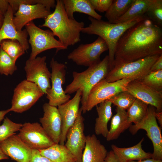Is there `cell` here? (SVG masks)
I'll return each instance as SVG.
<instances>
[{"label": "cell", "mask_w": 162, "mask_h": 162, "mask_svg": "<svg viewBox=\"0 0 162 162\" xmlns=\"http://www.w3.org/2000/svg\"><path fill=\"white\" fill-rule=\"evenodd\" d=\"M0 47L15 62L26 51L19 42L15 40H4L0 43Z\"/></svg>", "instance_id": "cell-30"}, {"label": "cell", "mask_w": 162, "mask_h": 162, "mask_svg": "<svg viewBox=\"0 0 162 162\" xmlns=\"http://www.w3.org/2000/svg\"><path fill=\"white\" fill-rule=\"evenodd\" d=\"M112 103L107 100L96 106L98 117L95 119L94 131L97 135H101L106 138L109 130L108 123L112 116Z\"/></svg>", "instance_id": "cell-23"}, {"label": "cell", "mask_w": 162, "mask_h": 162, "mask_svg": "<svg viewBox=\"0 0 162 162\" xmlns=\"http://www.w3.org/2000/svg\"><path fill=\"white\" fill-rule=\"evenodd\" d=\"M108 50L105 41L98 37L92 43L80 44L69 54L67 58L77 65L89 67L100 60V55Z\"/></svg>", "instance_id": "cell-11"}, {"label": "cell", "mask_w": 162, "mask_h": 162, "mask_svg": "<svg viewBox=\"0 0 162 162\" xmlns=\"http://www.w3.org/2000/svg\"><path fill=\"white\" fill-rule=\"evenodd\" d=\"M107 151L95 135L86 136L82 162H105Z\"/></svg>", "instance_id": "cell-21"}, {"label": "cell", "mask_w": 162, "mask_h": 162, "mask_svg": "<svg viewBox=\"0 0 162 162\" xmlns=\"http://www.w3.org/2000/svg\"><path fill=\"white\" fill-rule=\"evenodd\" d=\"M116 114L112 118L110 128L106 137L108 141L116 139L131 125L126 110L116 107Z\"/></svg>", "instance_id": "cell-25"}, {"label": "cell", "mask_w": 162, "mask_h": 162, "mask_svg": "<svg viewBox=\"0 0 162 162\" xmlns=\"http://www.w3.org/2000/svg\"><path fill=\"white\" fill-rule=\"evenodd\" d=\"M82 110L80 108L75 123L67 132L64 144L75 157L77 162H82V153L86 144L84 119L82 115Z\"/></svg>", "instance_id": "cell-14"}, {"label": "cell", "mask_w": 162, "mask_h": 162, "mask_svg": "<svg viewBox=\"0 0 162 162\" xmlns=\"http://www.w3.org/2000/svg\"><path fill=\"white\" fill-rule=\"evenodd\" d=\"M93 8L101 12H106L112 4L113 0H89Z\"/></svg>", "instance_id": "cell-37"}, {"label": "cell", "mask_w": 162, "mask_h": 162, "mask_svg": "<svg viewBox=\"0 0 162 162\" xmlns=\"http://www.w3.org/2000/svg\"><path fill=\"white\" fill-rule=\"evenodd\" d=\"M39 150L41 154L52 162H77L75 157L64 145L54 143Z\"/></svg>", "instance_id": "cell-26"}, {"label": "cell", "mask_w": 162, "mask_h": 162, "mask_svg": "<svg viewBox=\"0 0 162 162\" xmlns=\"http://www.w3.org/2000/svg\"><path fill=\"white\" fill-rule=\"evenodd\" d=\"M110 70L109 58L106 56L102 60L88 67L82 72L74 71L73 80L66 87L65 93L70 94L80 90L82 92L81 100L82 112L84 110L90 92L98 83L104 79Z\"/></svg>", "instance_id": "cell-4"}, {"label": "cell", "mask_w": 162, "mask_h": 162, "mask_svg": "<svg viewBox=\"0 0 162 162\" xmlns=\"http://www.w3.org/2000/svg\"><path fill=\"white\" fill-rule=\"evenodd\" d=\"M4 16L0 13V29L3 24Z\"/></svg>", "instance_id": "cell-46"}, {"label": "cell", "mask_w": 162, "mask_h": 162, "mask_svg": "<svg viewBox=\"0 0 162 162\" xmlns=\"http://www.w3.org/2000/svg\"><path fill=\"white\" fill-rule=\"evenodd\" d=\"M46 57H36L28 59L25 63L24 69L26 73V80L38 86L46 94L51 87V73L47 67Z\"/></svg>", "instance_id": "cell-12"}, {"label": "cell", "mask_w": 162, "mask_h": 162, "mask_svg": "<svg viewBox=\"0 0 162 162\" xmlns=\"http://www.w3.org/2000/svg\"><path fill=\"white\" fill-rule=\"evenodd\" d=\"M9 6L8 0H0V13L4 16L7 13Z\"/></svg>", "instance_id": "cell-40"}, {"label": "cell", "mask_w": 162, "mask_h": 162, "mask_svg": "<svg viewBox=\"0 0 162 162\" xmlns=\"http://www.w3.org/2000/svg\"><path fill=\"white\" fill-rule=\"evenodd\" d=\"M44 20L40 27L49 28L67 47L80 41V32L84 27V23L68 16L62 0H56L54 11Z\"/></svg>", "instance_id": "cell-2"}, {"label": "cell", "mask_w": 162, "mask_h": 162, "mask_svg": "<svg viewBox=\"0 0 162 162\" xmlns=\"http://www.w3.org/2000/svg\"><path fill=\"white\" fill-rule=\"evenodd\" d=\"M160 55L150 56L115 66L110 70L105 80L112 82L125 79L140 80L151 71L152 65Z\"/></svg>", "instance_id": "cell-5"}, {"label": "cell", "mask_w": 162, "mask_h": 162, "mask_svg": "<svg viewBox=\"0 0 162 162\" xmlns=\"http://www.w3.org/2000/svg\"><path fill=\"white\" fill-rule=\"evenodd\" d=\"M22 124L15 123L7 117L0 126V141L3 140L19 131Z\"/></svg>", "instance_id": "cell-33"}, {"label": "cell", "mask_w": 162, "mask_h": 162, "mask_svg": "<svg viewBox=\"0 0 162 162\" xmlns=\"http://www.w3.org/2000/svg\"><path fill=\"white\" fill-rule=\"evenodd\" d=\"M82 92L79 90L71 99L58 106V109L61 120V129L59 143L64 145L69 129L74 124L78 116Z\"/></svg>", "instance_id": "cell-15"}, {"label": "cell", "mask_w": 162, "mask_h": 162, "mask_svg": "<svg viewBox=\"0 0 162 162\" xmlns=\"http://www.w3.org/2000/svg\"><path fill=\"white\" fill-rule=\"evenodd\" d=\"M132 81L134 80L127 79L112 82H107L105 79L101 80L90 92L82 112L86 113L102 102L109 99L120 92L126 91L128 85Z\"/></svg>", "instance_id": "cell-8"}, {"label": "cell", "mask_w": 162, "mask_h": 162, "mask_svg": "<svg viewBox=\"0 0 162 162\" xmlns=\"http://www.w3.org/2000/svg\"><path fill=\"white\" fill-rule=\"evenodd\" d=\"M148 106L136 98L127 112L129 122L135 124L140 122L146 116Z\"/></svg>", "instance_id": "cell-29"}, {"label": "cell", "mask_w": 162, "mask_h": 162, "mask_svg": "<svg viewBox=\"0 0 162 162\" xmlns=\"http://www.w3.org/2000/svg\"><path fill=\"white\" fill-rule=\"evenodd\" d=\"M155 0H134L126 12L113 23H122L145 15Z\"/></svg>", "instance_id": "cell-27"}, {"label": "cell", "mask_w": 162, "mask_h": 162, "mask_svg": "<svg viewBox=\"0 0 162 162\" xmlns=\"http://www.w3.org/2000/svg\"><path fill=\"white\" fill-rule=\"evenodd\" d=\"M128 162H162V160H156L152 158H148L144 160L135 161L131 160Z\"/></svg>", "instance_id": "cell-42"}, {"label": "cell", "mask_w": 162, "mask_h": 162, "mask_svg": "<svg viewBox=\"0 0 162 162\" xmlns=\"http://www.w3.org/2000/svg\"><path fill=\"white\" fill-rule=\"evenodd\" d=\"M155 111L154 107L148 105L145 117L139 122L131 125L129 130L132 134H135L141 129L145 130L153 145V152L152 153V158L162 160V136L161 129L155 117Z\"/></svg>", "instance_id": "cell-7"}, {"label": "cell", "mask_w": 162, "mask_h": 162, "mask_svg": "<svg viewBox=\"0 0 162 162\" xmlns=\"http://www.w3.org/2000/svg\"><path fill=\"white\" fill-rule=\"evenodd\" d=\"M136 99L126 91L120 92L108 100L116 107L126 110L129 109Z\"/></svg>", "instance_id": "cell-31"}, {"label": "cell", "mask_w": 162, "mask_h": 162, "mask_svg": "<svg viewBox=\"0 0 162 162\" xmlns=\"http://www.w3.org/2000/svg\"><path fill=\"white\" fill-rule=\"evenodd\" d=\"M10 112L9 109L6 110L0 111V124L1 122L4 119L5 115Z\"/></svg>", "instance_id": "cell-44"}, {"label": "cell", "mask_w": 162, "mask_h": 162, "mask_svg": "<svg viewBox=\"0 0 162 162\" xmlns=\"http://www.w3.org/2000/svg\"><path fill=\"white\" fill-rule=\"evenodd\" d=\"M155 116L156 119L158 120L160 127H162V112H158L156 110Z\"/></svg>", "instance_id": "cell-43"}, {"label": "cell", "mask_w": 162, "mask_h": 162, "mask_svg": "<svg viewBox=\"0 0 162 162\" xmlns=\"http://www.w3.org/2000/svg\"><path fill=\"white\" fill-rule=\"evenodd\" d=\"M138 80L153 88L162 91V70L151 71L142 78Z\"/></svg>", "instance_id": "cell-35"}, {"label": "cell", "mask_w": 162, "mask_h": 162, "mask_svg": "<svg viewBox=\"0 0 162 162\" xmlns=\"http://www.w3.org/2000/svg\"><path fill=\"white\" fill-rule=\"evenodd\" d=\"M162 70V54L158 58L152 65L151 71H156Z\"/></svg>", "instance_id": "cell-39"}, {"label": "cell", "mask_w": 162, "mask_h": 162, "mask_svg": "<svg viewBox=\"0 0 162 162\" xmlns=\"http://www.w3.org/2000/svg\"><path fill=\"white\" fill-rule=\"evenodd\" d=\"M0 149L17 162H29L31 158L32 149L16 134L0 141Z\"/></svg>", "instance_id": "cell-18"}, {"label": "cell", "mask_w": 162, "mask_h": 162, "mask_svg": "<svg viewBox=\"0 0 162 162\" xmlns=\"http://www.w3.org/2000/svg\"><path fill=\"white\" fill-rule=\"evenodd\" d=\"M44 94L34 83L24 80L15 88L10 111L22 113L30 108Z\"/></svg>", "instance_id": "cell-9"}, {"label": "cell", "mask_w": 162, "mask_h": 162, "mask_svg": "<svg viewBox=\"0 0 162 162\" xmlns=\"http://www.w3.org/2000/svg\"><path fill=\"white\" fill-rule=\"evenodd\" d=\"M15 63L0 47V74L6 76L12 74L17 70Z\"/></svg>", "instance_id": "cell-32"}, {"label": "cell", "mask_w": 162, "mask_h": 162, "mask_svg": "<svg viewBox=\"0 0 162 162\" xmlns=\"http://www.w3.org/2000/svg\"><path fill=\"white\" fill-rule=\"evenodd\" d=\"M13 9L10 5L4 16L3 24L0 29V43L6 39L17 40L27 51L29 47L27 38L28 34L26 29L17 30L13 21Z\"/></svg>", "instance_id": "cell-20"}, {"label": "cell", "mask_w": 162, "mask_h": 162, "mask_svg": "<svg viewBox=\"0 0 162 162\" xmlns=\"http://www.w3.org/2000/svg\"><path fill=\"white\" fill-rule=\"evenodd\" d=\"M105 162H119L118 160L111 150L107 152L105 159Z\"/></svg>", "instance_id": "cell-41"}, {"label": "cell", "mask_w": 162, "mask_h": 162, "mask_svg": "<svg viewBox=\"0 0 162 162\" xmlns=\"http://www.w3.org/2000/svg\"><path fill=\"white\" fill-rule=\"evenodd\" d=\"M44 114L40 118L41 125L55 144H59L61 137V120L57 107L45 103L43 106Z\"/></svg>", "instance_id": "cell-19"}, {"label": "cell", "mask_w": 162, "mask_h": 162, "mask_svg": "<svg viewBox=\"0 0 162 162\" xmlns=\"http://www.w3.org/2000/svg\"><path fill=\"white\" fill-rule=\"evenodd\" d=\"M29 162H52L47 158L43 156L39 150L32 149L31 159Z\"/></svg>", "instance_id": "cell-38"}, {"label": "cell", "mask_w": 162, "mask_h": 162, "mask_svg": "<svg viewBox=\"0 0 162 162\" xmlns=\"http://www.w3.org/2000/svg\"><path fill=\"white\" fill-rule=\"evenodd\" d=\"M145 15L154 23L162 26V0H155L148 8Z\"/></svg>", "instance_id": "cell-34"}, {"label": "cell", "mask_w": 162, "mask_h": 162, "mask_svg": "<svg viewBox=\"0 0 162 162\" xmlns=\"http://www.w3.org/2000/svg\"><path fill=\"white\" fill-rule=\"evenodd\" d=\"M51 13L50 10L41 4H21L14 14L13 21L16 29L21 31L28 22L37 19H45Z\"/></svg>", "instance_id": "cell-17"}, {"label": "cell", "mask_w": 162, "mask_h": 162, "mask_svg": "<svg viewBox=\"0 0 162 162\" xmlns=\"http://www.w3.org/2000/svg\"><path fill=\"white\" fill-rule=\"evenodd\" d=\"M126 91L138 99L156 109L162 110V91L148 86L138 80L130 82L126 88Z\"/></svg>", "instance_id": "cell-16"}, {"label": "cell", "mask_w": 162, "mask_h": 162, "mask_svg": "<svg viewBox=\"0 0 162 162\" xmlns=\"http://www.w3.org/2000/svg\"><path fill=\"white\" fill-rule=\"evenodd\" d=\"M162 54V29L148 17L128 28L116 47L114 66Z\"/></svg>", "instance_id": "cell-1"}, {"label": "cell", "mask_w": 162, "mask_h": 162, "mask_svg": "<svg viewBox=\"0 0 162 162\" xmlns=\"http://www.w3.org/2000/svg\"><path fill=\"white\" fill-rule=\"evenodd\" d=\"M142 138L136 145L128 148H120L115 145L111 146L112 150L119 162H128L131 160H140L152 158V153L145 152L142 148Z\"/></svg>", "instance_id": "cell-22"}, {"label": "cell", "mask_w": 162, "mask_h": 162, "mask_svg": "<svg viewBox=\"0 0 162 162\" xmlns=\"http://www.w3.org/2000/svg\"><path fill=\"white\" fill-rule=\"evenodd\" d=\"M68 16L74 19V14L75 12L84 14L96 20H101L102 16L93 8L89 0H62Z\"/></svg>", "instance_id": "cell-24"}, {"label": "cell", "mask_w": 162, "mask_h": 162, "mask_svg": "<svg viewBox=\"0 0 162 162\" xmlns=\"http://www.w3.org/2000/svg\"><path fill=\"white\" fill-rule=\"evenodd\" d=\"M25 26L29 36L28 43L32 49L29 59H34L40 53L52 49H56V52L67 49V47L55 38L54 35L50 30L42 29L37 26L33 21Z\"/></svg>", "instance_id": "cell-6"}, {"label": "cell", "mask_w": 162, "mask_h": 162, "mask_svg": "<svg viewBox=\"0 0 162 162\" xmlns=\"http://www.w3.org/2000/svg\"><path fill=\"white\" fill-rule=\"evenodd\" d=\"M134 0H113L105 16L108 22L114 23L127 11Z\"/></svg>", "instance_id": "cell-28"}, {"label": "cell", "mask_w": 162, "mask_h": 162, "mask_svg": "<svg viewBox=\"0 0 162 162\" xmlns=\"http://www.w3.org/2000/svg\"><path fill=\"white\" fill-rule=\"evenodd\" d=\"M8 159V156L4 154L0 149V160Z\"/></svg>", "instance_id": "cell-45"}, {"label": "cell", "mask_w": 162, "mask_h": 162, "mask_svg": "<svg viewBox=\"0 0 162 162\" xmlns=\"http://www.w3.org/2000/svg\"><path fill=\"white\" fill-rule=\"evenodd\" d=\"M52 69L51 88L46 93L49 100L48 104L52 106H58L68 101L71 98L70 94L65 93L62 85L65 82L66 66L58 63L52 58L50 62Z\"/></svg>", "instance_id": "cell-10"}, {"label": "cell", "mask_w": 162, "mask_h": 162, "mask_svg": "<svg viewBox=\"0 0 162 162\" xmlns=\"http://www.w3.org/2000/svg\"><path fill=\"white\" fill-rule=\"evenodd\" d=\"M14 14L18 10L20 4H26L30 5L41 4L45 5L49 9L55 7L56 4L54 0H8Z\"/></svg>", "instance_id": "cell-36"}, {"label": "cell", "mask_w": 162, "mask_h": 162, "mask_svg": "<svg viewBox=\"0 0 162 162\" xmlns=\"http://www.w3.org/2000/svg\"><path fill=\"white\" fill-rule=\"evenodd\" d=\"M19 131L18 135L32 149H45L54 144L38 122H25Z\"/></svg>", "instance_id": "cell-13"}, {"label": "cell", "mask_w": 162, "mask_h": 162, "mask_svg": "<svg viewBox=\"0 0 162 162\" xmlns=\"http://www.w3.org/2000/svg\"><path fill=\"white\" fill-rule=\"evenodd\" d=\"M147 17L145 15L125 22L113 23L89 16L88 19L91 23L88 26L82 28L81 32L97 35L105 41L108 48L111 70L114 67L116 47L120 38L128 28Z\"/></svg>", "instance_id": "cell-3"}]
</instances>
